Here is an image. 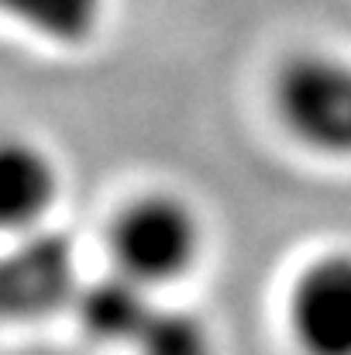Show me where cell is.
Wrapping results in <instances>:
<instances>
[{
    "label": "cell",
    "instance_id": "2",
    "mask_svg": "<svg viewBox=\"0 0 351 355\" xmlns=\"http://www.w3.org/2000/svg\"><path fill=\"white\" fill-rule=\"evenodd\" d=\"M269 111L303 152L351 162V55L293 49L269 73Z\"/></svg>",
    "mask_w": 351,
    "mask_h": 355
},
{
    "label": "cell",
    "instance_id": "8",
    "mask_svg": "<svg viewBox=\"0 0 351 355\" xmlns=\"http://www.w3.org/2000/svg\"><path fill=\"white\" fill-rule=\"evenodd\" d=\"M3 328H14V307H10V283H7V266L0 248V331Z\"/></svg>",
    "mask_w": 351,
    "mask_h": 355
},
{
    "label": "cell",
    "instance_id": "4",
    "mask_svg": "<svg viewBox=\"0 0 351 355\" xmlns=\"http://www.w3.org/2000/svg\"><path fill=\"white\" fill-rule=\"evenodd\" d=\"M62 187V162L42 138L0 131V241L52 228Z\"/></svg>",
    "mask_w": 351,
    "mask_h": 355
},
{
    "label": "cell",
    "instance_id": "7",
    "mask_svg": "<svg viewBox=\"0 0 351 355\" xmlns=\"http://www.w3.org/2000/svg\"><path fill=\"white\" fill-rule=\"evenodd\" d=\"M131 355H217V335L204 314L183 304L155 300L145 318L138 338L131 342Z\"/></svg>",
    "mask_w": 351,
    "mask_h": 355
},
{
    "label": "cell",
    "instance_id": "1",
    "mask_svg": "<svg viewBox=\"0 0 351 355\" xmlns=\"http://www.w3.org/2000/svg\"><path fill=\"white\" fill-rule=\"evenodd\" d=\"M207 218L186 193L172 187H145L131 193L107 221V269L131 283L165 293L186 283L207 259Z\"/></svg>",
    "mask_w": 351,
    "mask_h": 355
},
{
    "label": "cell",
    "instance_id": "3",
    "mask_svg": "<svg viewBox=\"0 0 351 355\" xmlns=\"http://www.w3.org/2000/svg\"><path fill=\"white\" fill-rule=\"evenodd\" d=\"M282 311L300 355H351V248L310 255L293 272Z\"/></svg>",
    "mask_w": 351,
    "mask_h": 355
},
{
    "label": "cell",
    "instance_id": "6",
    "mask_svg": "<svg viewBox=\"0 0 351 355\" xmlns=\"http://www.w3.org/2000/svg\"><path fill=\"white\" fill-rule=\"evenodd\" d=\"M111 0H0V21L59 49L90 45L107 17Z\"/></svg>",
    "mask_w": 351,
    "mask_h": 355
},
{
    "label": "cell",
    "instance_id": "5",
    "mask_svg": "<svg viewBox=\"0 0 351 355\" xmlns=\"http://www.w3.org/2000/svg\"><path fill=\"white\" fill-rule=\"evenodd\" d=\"M0 248L10 283L14 324H31L73 307L83 276L76 262V245L69 238L55 228H42L35 235L3 241Z\"/></svg>",
    "mask_w": 351,
    "mask_h": 355
}]
</instances>
